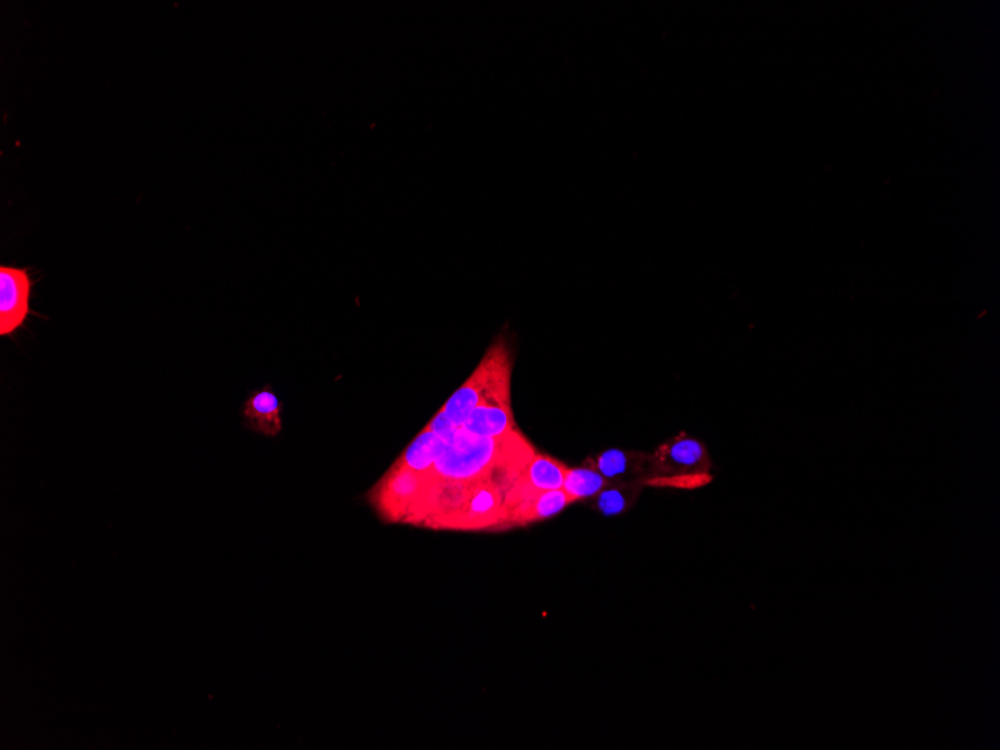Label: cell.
Masks as SVG:
<instances>
[{
	"instance_id": "6da1fadb",
	"label": "cell",
	"mask_w": 1000,
	"mask_h": 750,
	"mask_svg": "<svg viewBox=\"0 0 1000 750\" xmlns=\"http://www.w3.org/2000/svg\"><path fill=\"white\" fill-rule=\"evenodd\" d=\"M511 351L504 338L496 339L471 378L449 397L439 412L461 427L469 413L480 405L511 407Z\"/></svg>"
},
{
	"instance_id": "7a4b0ae2",
	"label": "cell",
	"mask_w": 1000,
	"mask_h": 750,
	"mask_svg": "<svg viewBox=\"0 0 1000 750\" xmlns=\"http://www.w3.org/2000/svg\"><path fill=\"white\" fill-rule=\"evenodd\" d=\"M711 458L706 445L686 433L659 445L649 458L646 485L694 490L714 481Z\"/></svg>"
},
{
	"instance_id": "3957f363",
	"label": "cell",
	"mask_w": 1000,
	"mask_h": 750,
	"mask_svg": "<svg viewBox=\"0 0 1000 750\" xmlns=\"http://www.w3.org/2000/svg\"><path fill=\"white\" fill-rule=\"evenodd\" d=\"M432 481L431 476L395 464L368 493V501L383 520L421 526Z\"/></svg>"
},
{
	"instance_id": "277c9868",
	"label": "cell",
	"mask_w": 1000,
	"mask_h": 750,
	"mask_svg": "<svg viewBox=\"0 0 1000 750\" xmlns=\"http://www.w3.org/2000/svg\"><path fill=\"white\" fill-rule=\"evenodd\" d=\"M34 279L27 269L0 267V336H12L34 312L31 298Z\"/></svg>"
},
{
	"instance_id": "5b68a950",
	"label": "cell",
	"mask_w": 1000,
	"mask_h": 750,
	"mask_svg": "<svg viewBox=\"0 0 1000 750\" xmlns=\"http://www.w3.org/2000/svg\"><path fill=\"white\" fill-rule=\"evenodd\" d=\"M650 454L611 448L589 457L585 465L597 469L607 481H647Z\"/></svg>"
},
{
	"instance_id": "8992f818",
	"label": "cell",
	"mask_w": 1000,
	"mask_h": 750,
	"mask_svg": "<svg viewBox=\"0 0 1000 750\" xmlns=\"http://www.w3.org/2000/svg\"><path fill=\"white\" fill-rule=\"evenodd\" d=\"M570 504H574L573 499L564 489L529 494L523 501L506 508V529L546 520L561 514Z\"/></svg>"
},
{
	"instance_id": "52a82bcc",
	"label": "cell",
	"mask_w": 1000,
	"mask_h": 750,
	"mask_svg": "<svg viewBox=\"0 0 1000 750\" xmlns=\"http://www.w3.org/2000/svg\"><path fill=\"white\" fill-rule=\"evenodd\" d=\"M282 405L270 387L254 391L243 407L246 427L262 435L274 437L282 430Z\"/></svg>"
},
{
	"instance_id": "ba28073f",
	"label": "cell",
	"mask_w": 1000,
	"mask_h": 750,
	"mask_svg": "<svg viewBox=\"0 0 1000 750\" xmlns=\"http://www.w3.org/2000/svg\"><path fill=\"white\" fill-rule=\"evenodd\" d=\"M461 429L472 435L502 437L517 432L513 408L508 405H480L469 413Z\"/></svg>"
},
{
	"instance_id": "9c48e42d",
	"label": "cell",
	"mask_w": 1000,
	"mask_h": 750,
	"mask_svg": "<svg viewBox=\"0 0 1000 750\" xmlns=\"http://www.w3.org/2000/svg\"><path fill=\"white\" fill-rule=\"evenodd\" d=\"M568 469V466L556 460V458L537 453L526 466L521 476L518 477V480L523 481L526 485L537 490V492L561 490L564 488Z\"/></svg>"
},
{
	"instance_id": "30bf717a",
	"label": "cell",
	"mask_w": 1000,
	"mask_h": 750,
	"mask_svg": "<svg viewBox=\"0 0 1000 750\" xmlns=\"http://www.w3.org/2000/svg\"><path fill=\"white\" fill-rule=\"evenodd\" d=\"M445 445H447V442L440 440V437L431 432V430L424 429L423 432L412 441V444L409 445L407 452L399 457L396 465L415 470V472L423 473V476H428L437 457L444 452Z\"/></svg>"
},
{
	"instance_id": "8fae6325",
	"label": "cell",
	"mask_w": 1000,
	"mask_h": 750,
	"mask_svg": "<svg viewBox=\"0 0 1000 750\" xmlns=\"http://www.w3.org/2000/svg\"><path fill=\"white\" fill-rule=\"evenodd\" d=\"M644 488H646L644 481L609 482L607 488L595 497V509L605 517L621 516L633 508Z\"/></svg>"
},
{
	"instance_id": "7c38bea8",
	"label": "cell",
	"mask_w": 1000,
	"mask_h": 750,
	"mask_svg": "<svg viewBox=\"0 0 1000 750\" xmlns=\"http://www.w3.org/2000/svg\"><path fill=\"white\" fill-rule=\"evenodd\" d=\"M609 482L592 466L583 465L580 468L568 469L562 489L573 499V502H577L583 499L597 497Z\"/></svg>"
},
{
	"instance_id": "4fadbf2b",
	"label": "cell",
	"mask_w": 1000,
	"mask_h": 750,
	"mask_svg": "<svg viewBox=\"0 0 1000 750\" xmlns=\"http://www.w3.org/2000/svg\"><path fill=\"white\" fill-rule=\"evenodd\" d=\"M426 429L431 430V432L439 436L440 440L448 442L451 440V436L455 435L456 430L459 427H457V425L452 423V421L449 420L445 413L437 412V415L431 421V423L427 424Z\"/></svg>"
}]
</instances>
